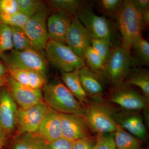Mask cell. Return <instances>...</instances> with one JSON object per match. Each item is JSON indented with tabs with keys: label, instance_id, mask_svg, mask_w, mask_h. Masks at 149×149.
<instances>
[{
	"label": "cell",
	"instance_id": "1",
	"mask_svg": "<svg viewBox=\"0 0 149 149\" xmlns=\"http://www.w3.org/2000/svg\"><path fill=\"white\" fill-rule=\"evenodd\" d=\"M43 88V98L49 107L60 113L84 116V108L63 83L52 81Z\"/></svg>",
	"mask_w": 149,
	"mask_h": 149
},
{
	"label": "cell",
	"instance_id": "2",
	"mask_svg": "<svg viewBox=\"0 0 149 149\" xmlns=\"http://www.w3.org/2000/svg\"><path fill=\"white\" fill-rule=\"evenodd\" d=\"M134 60L130 51L121 45H114L104 64L100 74L115 89L122 85L130 70L133 67Z\"/></svg>",
	"mask_w": 149,
	"mask_h": 149
},
{
	"label": "cell",
	"instance_id": "3",
	"mask_svg": "<svg viewBox=\"0 0 149 149\" xmlns=\"http://www.w3.org/2000/svg\"><path fill=\"white\" fill-rule=\"evenodd\" d=\"M8 69L19 68L36 70L45 77L47 72V61L40 52L34 49L18 51L13 49L0 56Z\"/></svg>",
	"mask_w": 149,
	"mask_h": 149
},
{
	"label": "cell",
	"instance_id": "4",
	"mask_svg": "<svg viewBox=\"0 0 149 149\" xmlns=\"http://www.w3.org/2000/svg\"><path fill=\"white\" fill-rule=\"evenodd\" d=\"M45 49L48 61L61 72H73L85 65V61L64 43L49 40Z\"/></svg>",
	"mask_w": 149,
	"mask_h": 149
},
{
	"label": "cell",
	"instance_id": "5",
	"mask_svg": "<svg viewBox=\"0 0 149 149\" xmlns=\"http://www.w3.org/2000/svg\"><path fill=\"white\" fill-rule=\"evenodd\" d=\"M84 109V117L96 136L115 132L118 125L113 117L112 109L103 102L91 100Z\"/></svg>",
	"mask_w": 149,
	"mask_h": 149
},
{
	"label": "cell",
	"instance_id": "6",
	"mask_svg": "<svg viewBox=\"0 0 149 149\" xmlns=\"http://www.w3.org/2000/svg\"><path fill=\"white\" fill-rule=\"evenodd\" d=\"M121 35V47L130 51L134 40L141 35L143 29L141 15L131 0L124 1L122 10L116 18Z\"/></svg>",
	"mask_w": 149,
	"mask_h": 149
},
{
	"label": "cell",
	"instance_id": "7",
	"mask_svg": "<svg viewBox=\"0 0 149 149\" xmlns=\"http://www.w3.org/2000/svg\"><path fill=\"white\" fill-rule=\"evenodd\" d=\"M78 18L88 30L92 39H102L114 46V26L107 19L94 13L91 5L85 3L78 14Z\"/></svg>",
	"mask_w": 149,
	"mask_h": 149
},
{
	"label": "cell",
	"instance_id": "8",
	"mask_svg": "<svg viewBox=\"0 0 149 149\" xmlns=\"http://www.w3.org/2000/svg\"><path fill=\"white\" fill-rule=\"evenodd\" d=\"M48 14L47 8L43 5L29 17L22 29L33 48L40 52L45 49L49 39L47 25Z\"/></svg>",
	"mask_w": 149,
	"mask_h": 149
},
{
	"label": "cell",
	"instance_id": "9",
	"mask_svg": "<svg viewBox=\"0 0 149 149\" xmlns=\"http://www.w3.org/2000/svg\"><path fill=\"white\" fill-rule=\"evenodd\" d=\"M59 114L61 120L62 137L72 141L97 138L83 115Z\"/></svg>",
	"mask_w": 149,
	"mask_h": 149
},
{
	"label": "cell",
	"instance_id": "10",
	"mask_svg": "<svg viewBox=\"0 0 149 149\" xmlns=\"http://www.w3.org/2000/svg\"><path fill=\"white\" fill-rule=\"evenodd\" d=\"M49 108L45 102L43 101L28 109H19L17 125L20 132L22 133L35 134L45 116Z\"/></svg>",
	"mask_w": 149,
	"mask_h": 149
},
{
	"label": "cell",
	"instance_id": "11",
	"mask_svg": "<svg viewBox=\"0 0 149 149\" xmlns=\"http://www.w3.org/2000/svg\"><path fill=\"white\" fill-rule=\"evenodd\" d=\"M92 39L77 15L73 17L67 32L65 44L77 56L85 61L84 53L85 50L91 46Z\"/></svg>",
	"mask_w": 149,
	"mask_h": 149
},
{
	"label": "cell",
	"instance_id": "12",
	"mask_svg": "<svg viewBox=\"0 0 149 149\" xmlns=\"http://www.w3.org/2000/svg\"><path fill=\"white\" fill-rule=\"evenodd\" d=\"M6 81L15 101L18 104L20 109H28L43 101L41 89H33L22 85L10 77L6 78Z\"/></svg>",
	"mask_w": 149,
	"mask_h": 149
},
{
	"label": "cell",
	"instance_id": "13",
	"mask_svg": "<svg viewBox=\"0 0 149 149\" xmlns=\"http://www.w3.org/2000/svg\"><path fill=\"white\" fill-rule=\"evenodd\" d=\"M109 101L130 111L143 110L148 108L149 99L133 89L121 86L115 89Z\"/></svg>",
	"mask_w": 149,
	"mask_h": 149
},
{
	"label": "cell",
	"instance_id": "14",
	"mask_svg": "<svg viewBox=\"0 0 149 149\" xmlns=\"http://www.w3.org/2000/svg\"><path fill=\"white\" fill-rule=\"evenodd\" d=\"M18 110L10 91L3 89L0 92V125L8 135L17 125Z\"/></svg>",
	"mask_w": 149,
	"mask_h": 149
},
{
	"label": "cell",
	"instance_id": "15",
	"mask_svg": "<svg viewBox=\"0 0 149 149\" xmlns=\"http://www.w3.org/2000/svg\"><path fill=\"white\" fill-rule=\"evenodd\" d=\"M113 119L117 125L141 141L146 139L147 132L142 116L138 113L112 109Z\"/></svg>",
	"mask_w": 149,
	"mask_h": 149
},
{
	"label": "cell",
	"instance_id": "16",
	"mask_svg": "<svg viewBox=\"0 0 149 149\" xmlns=\"http://www.w3.org/2000/svg\"><path fill=\"white\" fill-rule=\"evenodd\" d=\"M35 134L47 143L61 138V123L59 113L49 107L45 116Z\"/></svg>",
	"mask_w": 149,
	"mask_h": 149
},
{
	"label": "cell",
	"instance_id": "17",
	"mask_svg": "<svg viewBox=\"0 0 149 149\" xmlns=\"http://www.w3.org/2000/svg\"><path fill=\"white\" fill-rule=\"evenodd\" d=\"M78 75L88 98L95 101H103V87L97 74L85 65L78 70Z\"/></svg>",
	"mask_w": 149,
	"mask_h": 149
},
{
	"label": "cell",
	"instance_id": "18",
	"mask_svg": "<svg viewBox=\"0 0 149 149\" xmlns=\"http://www.w3.org/2000/svg\"><path fill=\"white\" fill-rule=\"evenodd\" d=\"M72 18L55 13L48 17L47 22L48 39L65 44V37Z\"/></svg>",
	"mask_w": 149,
	"mask_h": 149
},
{
	"label": "cell",
	"instance_id": "19",
	"mask_svg": "<svg viewBox=\"0 0 149 149\" xmlns=\"http://www.w3.org/2000/svg\"><path fill=\"white\" fill-rule=\"evenodd\" d=\"M61 75L64 85L84 108L91 100L88 98L81 84L78 70L71 72H61Z\"/></svg>",
	"mask_w": 149,
	"mask_h": 149
},
{
	"label": "cell",
	"instance_id": "20",
	"mask_svg": "<svg viewBox=\"0 0 149 149\" xmlns=\"http://www.w3.org/2000/svg\"><path fill=\"white\" fill-rule=\"evenodd\" d=\"M132 85L141 88L144 93V95L149 99L148 70L144 68H132L128 72L121 86Z\"/></svg>",
	"mask_w": 149,
	"mask_h": 149
},
{
	"label": "cell",
	"instance_id": "21",
	"mask_svg": "<svg viewBox=\"0 0 149 149\" xmlns=\"http://www.w3.org/2000/svg\"><path fill=\"white\" fill-rule=\"evenodd\" d=\"M114 138L116 149H143L142 141L118 125L114 133Z\"/></svg>",
	"mask_w": 149,
	"mask_h": 149
},
{
	"label": "cell",
	"instance_id": "22",
	"mask_svg": "<svg viewBox=\"0 0 149 149\" xmlns=\"http://www.w3.org/2000/svg\"><path fill=\"white\" fill-rule=\"evenodd\" d=\"M84 1L80 0H52L50 1L52 8L57 13L62 14L73 18L78 14L84 4Z\"/></svg>",
	"mask_w": 149,
	"mask_h": 149
},
{
	"label": "cell",
	"instance_id": "23",
	"mask_svg": "<svg viewBox=\"0 0 149 149\" xmlns=\"http://www.w3.org/2000/svg\"><path fill=\"white\" fill-rule=\"evenodd\" d=\"M11 149H48L47 143L35 134L24 133L15 139Z\"/></svg>",
	"mask_w": 149,
	"mask_h": 149
},
{
	"label": "cell",
	"instance_id": "24",
	"mask_svg": "<svg viewBox=\"0 0 149 149\" xmlns=\"http://www.w3.org/2000/svg\"><path fill=\"white\" fill-rule=\"evenodd\" d=\"M131 50L135 56L136 61L145 66H149V44L142 35L134 40L130 47Z\"/></svg>",
	"mask_w": 149,
	"mask_h": 149
},
{
	"label": "cell",
	"instance_id": "25",
	"mask_svg": "<svg viewBox=\"0 0 149 149\" xmlns=\"http://www.w3.org/2000/svg\"><path fill=\"white\" fill-rule=\"evenodd\" d=\"M84 60L90 69L97 74H100L104 63L101 56L91 46L88 47L84 53Z\"/></svg>",
	"mask_w": 149,
	"mask_h": 149
},
{
	"label": "cell",
	"instance_id": "26",
	"mask_svg": "<svg viewBox=\"0 0 149 149\" xmlns=\"http://www.w3.org/2000/svg\"><path fill=\"white\" fill-rule=\"evenodd\" d=\"M99 8L104 14L116 19L122 10L124 1L100 0L97 1Z\"/></svg>",
	"mask_w": 149,
	"mask_h": 149
},
{
	"label": "cell",
	"instance_id": "27",
	"mask_svg": "<svg viewBox=\"0 0 149 149\" xmlns=\"http://www.w3.org/2000/svg\"><path fill=\"white\" fill-rule=\"evenodd\" d=\"M11 27L12 33L13 43L15 49L18 51L25 50L28 49H35L22 28L17 27Z\"/></svg>",
	"mask_w": 149,
	"mask_h": 149
},
{
	"label": "cell",
	"instance_id": "28",
	"mask_svg": "<svg viewBox=\"0 0 149 149\" xmlns=\"http://www.w3.org/2000/svg\"><path fill=\"white\" fill-rule=\"evenodd\" d=\"M29 17L19 12L11 14H0V23L23 29Z\"/></svg>",
	"mask_w": 149,
	"mask_h": 149
},
{
	"label": "cell",
	"instance_id": "29",
	"mask_svg": "<svg viewBox=\"0 0 149 149\" xmlns=\"http://www.w3.org/2000/svg\"><path fill=\"white\" fill-rule=\"evenodd\" d=\"M13 48L11 27L0 23V56Z\"/></svg>",
	"mask_w": 149,
	"mask_h": 149
},
{
	"label": "cell",
	"instance_id": "30",
	"mask_svg": "<svg viewBox=\"0 0 149 149\" xmlns=\"http://www.w3.org/2000/svg\"><path fill=\"white\" fill-rule=\"evenodd\" d=\"M18 11L29 17L35 14L43 5L42 2L37 0H16Z\"/></svg>",
	"mask_w": 149,
	"mask_h": 149
},
{
	"label": "cell",
	"instance_id": "31",
	"mask_svg": "<svg viewBox=\"0 0 149 149\" xmlns=\"http://www.w3.org/2000/svg\"><path fill=\"white\" fill-rule=\"evenodd\" d=\"M91 47L101 56L105 63L109 55L113 46L107 40L92 39Z\"/></svg>",
	"mask_w": 149,
	"mask_h": 149
},
{
	"label": "cell",
	"instance_id": "32",
	"mask_svg": "<svg viewBox=\"0 0 149 149\" xmlns=\"http://www.w3.org/2000/svg\"><path fill=\"white\" fill-rule=\"evenodd\" d=\"M93 149H116L114 133L97 136L96 143Z\"/></svg>",
	"mask_w": 149,
	"mask_h": 149
},
{
	"label": "cell",
	"instance_id": "33",
	"mask_svg": "<svg viewBox=\"0 0 149 149\" xmlns=\"http://www.w3.org/2000/svg\"><path fill=\"white\" fill-rule=\"evenodd\" d=\"M29 86L33 89H41L45 84V78L40 72L36 70H28Z\"/></svg>",
	"mask_w": 149,
	"mask_h": 149
},
{
	"label": "cell",
	"instance_id": "34",
	"mask_svg": "<svg viewBox=\"0 0 149 149\" xmlns=\"http://www.w3.org/2000/svg\"><path fill=\"white\" fill-rule=\"evenodd\" d=\"M10 77L22 85L29 86L27 70L23 69H8Z\"/></svg>",
	"mask_w": 149,
	"mask_h": 149
},
{
	"label": "cell",
	"instance_id": "35",
	"mask_svg": "<svg viewBox=\"0 0 149 149\" xmlns=\"http://www.w3.org/2000/svg\"><path fill=\"white\" fill-rule=\"evenodd\" d=\"M18 12L16 0H0V14H11Z\"/></svg>",
	"mask_w": 149,
	"mask_h": 149
},
{
	"label": "cell",
	"instance_id": "36",
	"mask_svg": "<svg viewBox=\"0 0 149 149\" xmlns=\"http://www.w3.org/2000/svg\"><path fill=\"white\" fill-rule=\"evenodd\" d=\"M74 142L62 137L53 142L47 143L48 149H71Z\"/></svg>",
	"mask_w": 149,
	"mask_h": 149
},
{
	"label": "cell",
	"instance_id": "37",
	"mask_svg": "<svg viewBox=\"0 0 149 149\" xmlns=\"http://www.w3.org/2000/svg\"><path fill=\"white\" fill-rule=\"evenodd\" d=\"M96 139L76 140L74 141L71 149H93L96 143Z\"/></svg>",
	"mask_w": 149,
	"mask_h": 149
},
{
	"label": "cell",
	"instance_id": "38",
	"mask_svg": "<svg viewBox=\"0 0 149 149\" xmlns=\"http://www.w3.org/2000/svg\"><path fill=\"white\" fill-rule=\"evenodd\" d=\"M131 1L140 15L149 10V0H131Z\"/></svg>",
	"mask_w": 149,
	"mask_h": 149
},
{
	"label": "cell",
	"instance_id": "39",
	"mask_svg": "<svg viewBox=\"0 0 149 149\" xmlns=\"http://www.w3.org/2000/svg\"><path fill=\"white\" fill-rule=\"evenodd\" d=\"M141 23L143 29L147 27L149 23V10L141 15Z\"/></svg>",
	"mask_w": 149,
	"mask_h": 149
},
{
	"label": "cell",
	"instance_id": "40",
	"mask_svg": "<svg viewBox=\"0 0 149 149\" xmlns=\"http://www.w3.org/2000/svg\"><path fill=\"white\" fill-rule=\"evenodd\" d=\"M8 135L3 130L0 131V149H2L7 139Z\"/></svg>",
	"mask_w": 149,
	"mask_h": 149
},
{
	"label": "cell",
	"instance_id": "41",
	"mask_svg": "<svg viewBox=\"0 0 149 149\" xmlns=\"http://www.w3.org/2000/svg\"><path fill=\"white\" fill-rule=\"evenodd\" d=\"M7 71L8 70L5 65L0 61V80L6 78L5 75Z\"/></svg>",
	"mask_w": 149,
	"mask_h": 149
},
{
	"label": "cell",
	"instance_id": "42",
	"mask_svg": "<svg viewBox=\"0 0 149 149\" xmlns=\"http://www.w3.org/2000/svg\"><path fill=\"white\" fill-rule=\"evenodd\" d=\"M6 78L0 80V89H1V88H2L3 86L6 83Z\"/></svg>",
	"mask_w": 149,
	"mask_h": 149
},
{
	"label": "cell",
	"instance_id": "43",
	"mask_svg": "<svg viewBox=\"0 0 149 149\" xmlns=\"http://www.w3.org/2000/svg\"><path fill=\"white\" fill-rule=\"evenodd\" d=\"M1 130H3L2 129L1 127V125H0V131H1Z\"/></svg>",
	"mask_w": 149,
	"mask_h": 149
}]
</instances>
